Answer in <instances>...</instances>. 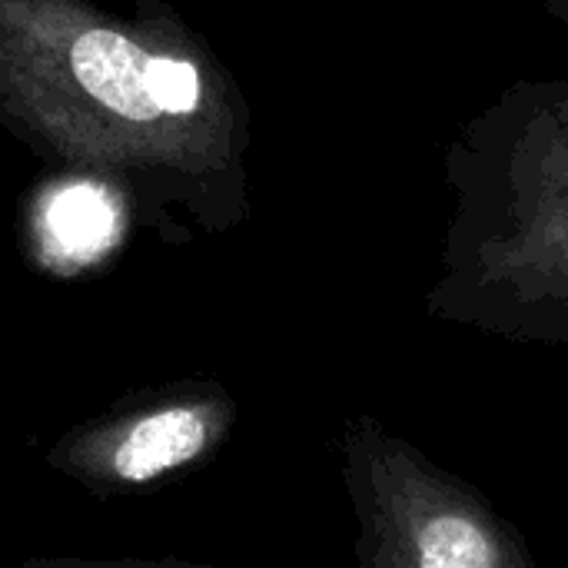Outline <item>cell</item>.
<instances>
[{"mask_svg": "<svg viewBox=\"0 0 568 568\" xmlns=\"http://www.w3.org/2000/svg\"><path fill=\"white\" fill-rule=\"evenodd\" d=\"M339 473L359 568H539L516 523L376 416H349Z\"/></svg>", "mask_w": 568, "mask_h": 568, "instance_id": "7a4b0ae2", "label": "cell"}, {"mask_svg": "<svg viewBox=\"0 0 568 568\" xmlns=\"http://www.w3.org/2000/svg\"><path fill=\"white\" fill-rule=\"evenodd\" d=\"M13 568H210L193 562H80V559H60V562H27Z\"/></svg>", "mask_w": 568, "mask_h": 568, "instance_id": "277c9868", "label": "cell"}, {"mask_svg": "<svg viewBox=\"0 0 568 568\" xmlns=\"http://www.w3.org/2000/svg\"><path fill=\"white\" fill-rule=\"evenodd\" d=\"M236 426V403L213 383L150 393L70 429L50 469L97 496L153 489L213 459Z\"/></svg>", "mask_w": 568, "mask_h": 568, "instance_id": "3957f363", "label": "cell"}, {"mask_svg": "<svg viewBox=\"0 0 568 568\" xmlns=\"http://www.w3.org/2000/svg\"><path fill=\"white\" fill-rule=\"evenodd\" d=\"M0 123L60 163L136 186L203 173L226 146L203 57L170 23L90 0H0Z\"/></svg>", "mask_w": 568, "mask_h": 568, "instance_id": "6da1fadb", "label": "cell"}]
</instances>
